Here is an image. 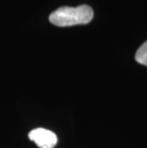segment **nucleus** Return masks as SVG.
<instances>
[{
    "mask_svg": "<svg viewBox=\"0 0 147 148\" xmlns=\"http://www.w3.org/2000/svg\"><path fill=\"white\" fill-rule=\"evenodd\" d=\"M29 138L39 148H54L57 143V135L45 128L34 129L29 133Z\"/></svg>",
    "mask_w": 147,
    "mask_h": 148,
    "instance_id": "obj_2",
    "label": "nucleus"
},
{
    "mask_svg": "<svg viewBox=\"0 0 147 148\" xmlns=\"http://www.w3.org/2000/svg\"><path fill=\"white\" fill-rule=\"evenodd\" d=\"M94 17L93 9L88 5L77 7H61L53 12L49 16L52 24L57 27H71L88 24Z\"/></svg>",
    "mask_w": 147,
    "mask_h": 148,
    "instance_id": "obj_1",
    "label": "nucleus"
},
{
    "mask_svg": "<svg viewBox=\"0 0 147 148\" xmlns=\"http://www.w3.org/2000/svg\"><path fill=\"white\" fill-rule=\"evenodd\" d=\"M135 58L139 64L147 66V40L137 49Z\"/></svg>",
    "mask_w": 147,
    "mask_h": 148,
    "instance_id": "obj_3",
    "label": "nucleus"
}]
</instances>
